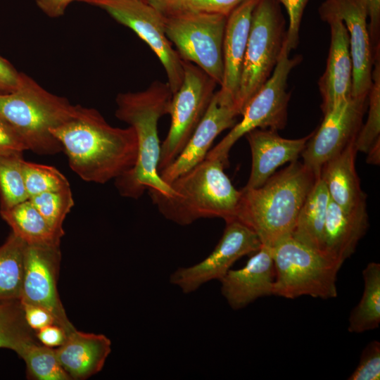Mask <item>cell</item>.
<instances>
[{
    "label": "cell",
    "mask_w": 380,
    "mask_h": 380,
    "mask_svg": "<svg viewBox=\"0 0 380 380\" xmlns=\"http://www.w3.org/2000/svg\"><path fill=\"white\" fill-rule=\"evenodd\" d=\"M317 177L303 163L291 162L262 186L241 190L236 219L257 234L262 246L272 248L291 235Z\"/></svg>",
    "instance_id": "obj_3"
},
{
    "label": "cell",
    "mask_w": 380,
    "mask_h": 380,
    "mask_svg": "<svg viewBox=\"0 0 380 380\" xmlns=\"http://www.w3.org/2000/svg\"><path fill=\"white\" fill-rule=\"evenodd\" d=\"M55 350L61 366L70 379L83 380L102 369L111 352V341L103 334L76 329Z\"/></svg>",
    "instance_id": "obj_20"
},
{
    "label": "cell",
    "mask_w": 380,
    "mask_h": 380,
    "mask_svg": "<svg viewBox=\"0 0 380 380\" xmlns=\"http://www.w3.org/2000/svg\"><path fill=\"white\" fill-rule=\"evenodd\" d=\"M184 75L172 94L170 129L160 145L158 172L180 154L205 115L217 84L195 64L182 60Z\"/></svg>",
    "instance_id": "obj_10"
},
{
    "label": "cell",
    "mask_w": 380,
    "mask_h": 380,
    "mask_svg": "<svg viewBox=\"0 0 380 380\" xmlns=\"http://www.w3.org/2000/svg\"><path fill=\"white\" fill-rule=\"evenodd\" d=\"M20 74L8 61L0 56V93L13 91L18 84Z\"/></svg>",
    "instance_id": "obj_41"
},
{
    "label": "cell",
    "mask_w": 380,
    "mask_h": 380,
    "mask_svg": "<svg viewBox=\"0 0 380 380\" xmlns=\"http://www.w3.org/2000/svg\"><path fill=\"white\" fill-rule=\"evenodd\" d=\"M319 15L323 20L333 17L344 23L353 66L351 96L367 97L372 82L374 58L365 11L358 0H326L319 8Z\"/></svg>",
    "instance_id": "obj_15"
},
{
    "label": "cell",
    "mask_w": 380,
    "mask_h": 380,
    "mask_svg": "<svg viewBox=\"0 0 380 380\" xmlns=\"http://www.w3.org/2000/svg\"><path fill=\"white\" fill-rule=\"evenodd\" d=\"M172 92L167 82L153 81L146 89L119 94L115 116L132 127L137 134L138 153L134 167L115 179L122 196L139 198L146 190L169 196L171 189L158 172L160 144V118L169 114Z\"/></svg>",
    "instance_id": "obj_2"
},
{
    "label": "cell",
    "mask_w": 380,
    "mask_h": 380,
    "mask_svg": "<svg viewBox=\"0 0 380 380\" xmlns=\"http://www.w3.org/2000/svg\"><path fill=\"white\" fill-rule=\"evenodd\" d=\"M240 115L234 99L215 92L209 106L185 147L175 160L159 172L170 184L179 176L203 161L215 139L224 130L232 128Z\"/></svg>",
    "instance_id": "obj_16"
},
{
    "label": "cell",
    "mask_w": 380,
    "mask_h": 380,
    "mask_svg": "<svg viewBox=\"0 0 380 380\" xmlns=\"http://www.w3.org/2000/svg\"><path fill=\"white\" fill-rule=\"evenodd\" d=\"M368 227L367 206L352 211L330 198L322 239V252L342 263L355 252Z\"/></svg>",
    "instance_id": "obj_22"
},
{
    "label": "cell",
    "mask_w": 380,
    "mask_h": 380,
    "mask_svg": "<svg viewBox=\"0 0 380 380\" xmlns=\"http://www.w3.org/2000/svg\"><path fill=\"white\" fill-rule=\"evenodd\" d=\"M380 139H378L367 151V162L373 165H379L380 161Z\"/></svg>",
    "instance_id": "obj_44"
},
{
    "label": "cell",
    "mask_w": 380,
    "mask_h": 380,
    "mask_svg": "<svg viewBox=\"0 0 380 380\" xmlns=\"http://www.w3.org/2000/svg\"><path fill=\"white\" fill-rule=\"evenodd\" d=\"M270 248L275 271L272 295L289 299L337 296L336 281L342 262L291 235Z\"/></svg>",
    "instance_id": "obj_6"
},
{
    "label": "cell",
    "mask_w": 380,
    "mask_h": 380,
    "mask_svg": "<svg viewBox=\"0 0 380 380\" xmlns=\"http://www.w3.org/2000/svg\"><path fill=\"white\" fill-rule=\"evenodd\" d=\"M50 132L72 170L84 181L105 184L127 172L136 163L134 129L111 126L95 109L81 106L75 118Z\"/></svg>",
    "instance_id": "obj_1"
},
{
    "label": "cell",
    "mask_w": 380,
    "mask_h": 380,
    "mask_svg": "<svg viewBox=\"0 0 380 380\" xmlns=\"http://www.w3.org/2000/svg\"><path fill=\"white\" fill-rule=\"evenodd\" d=\"M22 305L25 320L33 331H37L48 325L56 324L53 315L44 308L30 304Z\"/></svg>",
    "instance_id": "obj_37"
},
{
    "label": "cell",
    "mask_w": 380,
    "mask_h": 380,
    "mask_svg": "<svg viewBox=\"0 0 380 380\" xmlns=\"http://www.w3.org/2000/svg\"><path fill=\"white\" fill-rule=\"evenodd\" d=\"M37 342L27 324L20 300L0 303V348L15 351L18 356Z\"/></svg>",
    "instance_id": "obj_28"
},
{
    "label": "cell",
    "mask_w": 380,
    "mask_h": 380,
    "mask_svg": "<svg viewBox=\"0 0 380 380\" xmlns=\"http://www.w3.org/2000/svg\"><path fill=\"white\" fill-rule=\"evenodd\" d=\"M245 0H183L182 8L228 16Z\"/></svg>",
    "instance_id": "obj_36"
},
{
    "label": "cell",
    "mask_w": 380,
    "mask_h": 380,
    "mask_svg": "<svg viewBox=\"0 0 380 380\" xmlns=\"http://www.w3.org/2000/svg\"><path fill=\"white\" fill-rule=\"evenodd\" d=\"M22 154H0V210L29 199L21 167Z\"/></svg>",
    "instance_id": "obj_29"
},
{
    "label": "cell",
    "mask_w": 380,
    "mask_h": 380,
    "mask_svg": "<svg viewBox=\"0 0 380 380\" xmlns=\"http://www.w3.org/2000/svg\"><path fill=\"white\" fill-rule=\"evenodd\" d=\"M258 1L245 0L227 19L222 46L223 80L219 90L234 101L239 87L253 11Z\"/></svg>",
    "instance_id": "obj_21"
},
{
    "label": "cell",
    "mask_w": 380,
    "mask_h": 380,
    "mask_svg": "<svg viewBox=\"0 0 380 380\" xmlns=\"http://www.w3.org/2000/svg\"><path fill=\"white\" fill-rule=\"evenodd\" d=\"M19 357L25 363L29 379L70 380L61 366L53 348L35 342L29 345Z\"/></svg>",
    "instance_id": "obj_30"
},
{
    "label": "cell",
    "mask_w": 380,
    "mask_h": 380,
    "mask_svg": "<svg viewBox=\"0 0 380 380\" xmlns=\"http://www.w3.org/2000/svg\"><path fill=\"white\" fill-rule=\"evenodd\" d=\"M379 46L376 49L372 70V82L368 93V115L362 125L355 144L357 151L367 153L380 136V58Z\"/></svg>",
    "instance_id": "obj_31"
},
{
    "label": "cell",
    "mask_w": 380,
    "mask_h": 380,
    "mask_svg": "<svg viewBox=\"0 0 380 380\" xmlns=\"http://www.w3.org/2000/svg\"><path fill=\"white\" fill-rule=\"evenodd\" d=\"M225 222L221 239L207 258L192 266L179 267L170 275V283L183 293H192L213 279L220 281L236 260L261 248L257 234L243 222L236 218Z\"/></svg>",
    "instance_id": "obj_12"
},
{
    "label": "cell",
    "mask_w": 380,
    "mask_h": 380,
    "mask_svg": "<svg viewBox=\"0 0 380 380\" xmlns=\"http://www.w3.org/2000/svg\"><path fill=\"white\" fill-rule=\"evenodd\" d=\"M163 15L167 16L182 8L183 0H147Z\"/></svg>",
    "instance_id": "obj_43"
},
{
    "label": "cell",
    "mask_w": 380,
    "mask_h": 380,
    "mask_svg": "<svg viewBox=\"0 0 380 380\" xmlns=\"http://www.w3.org/2000/svg\"><path fill=\"white\" fill-rule=\"evenodd\" d=\"M364 290L348 319V331L362 333L376 329L380 323V264L369 262L362 271Z\"/></svg>",
    "instance_id": "obj_27"
},
{
    "label": "cell",
    "mask_w": 380,
    "mask_h": 380,
    "mask_svg": "<svg viewBox=\"0 0 380 380\" xmlns=\"http://www.w3.org/2000/svg\"><path fill=\"white\" fill-rule=\"evenodd\" d=\"M285 42L273 72L262 87L253 95L243 108L242 120L211 150L205 158L218 159L226 166L234 144L248 132L255 129H284L287 122L290 93L287 80L291 70L301 61L300 56L289 57Z\"/></svg>",
    "instance_id": "obj_8"
},
{
    "label": "cell",
    "mask_w": 380,
    "mask_h": 380,
    "mask_svg": "<svg viewBox=\"0 0 380 380\" xmlns=\"http://www.w3.org/2000/svg\"><path fill=\"white\" fill-rule=\"evenodd\" d=\"M53 230L61 236L65 234L63 224L74 205L70 186L47 191L29 198Z\"/></svg>",
    "instance_id": "obj_32"
},
{
    "label": "cell",
    "mask_w": 380,
    "mask_h": 380,
    "mask_svg": "<svg viewBox=\"0 0 380 380\" xmlns=\"http://www.w3.org/2000/svg\"><path fill=\"white\" fill-rule=\"evenodd\" d=\"M369 19V32L370 39L376 42L379 36L380 28V0H358Z\"/></svg>",
    "instance_id": "obj_40"
},
{
    "label": "cell",
    "mask_w": 380,
    "mask_h": 380,
    "mask_svg": "<svg viewBox=\"0 0 380 380\" xmlns=\"http://www.w3.org/2000/svg\"><path fill=\"white\" fill-rule=\"evenodd\" d=\"M227 16L185 8L165 16L167 37L182 60L191 62L221 85Z\"/></svg>",
    "instance_id": "obj_9"
},
{
    "label": "cell",
    "mask_w": 380,
    "mask_h": 380,
    "mask_svg": "<svg viewBox=\"0 0 380 380\" xmlns=\"http://www.w3.org/2000/svg\"><path fill=\"white\" fill-rule=\"evenodd\" d=\"M368 102L367 97L350 96L324 113V119L301 153L303 163L316 177L324 164L355 139Z\"/></svg>",
    "instance_id": "obj_13"
},
{
    "label": "cell",
    "mask_w": 380,
    "mask_h": 380,
    "mask_svg": "<svg viewBox=\"0 0 380 380\" xmlns=\"http://www.w3.org/2000/svg\"><path fill=\"white\" fill-rule=\"evenodd\" d=\"M380 379V343L373 341L363 350L359 363L349 376V380H379Z\"/></svg>",
    "instance_id": "obj_34"
},
{
    "label": "cell",
    "mask_w": 380,
    "mask_h": 380,
    "mask_svg": "<svg viewBox=\"0 0 380 380\" xmlns=\"http://www.w3.org/2000/svg\"><path fill=\"white\" fill-rule=\"evenodd\" d=\"M67 333L60 326L53 324L37 331L36 338L39 341L51 348L61 346L67 338Z\"/></svg>",
    "instance_id": "obj_39"
},
{
    "label": "cell",
    "mask_w": 380,
    "mask_h": 380,
    "mask_svg": "<svg viewBox=\"0 0 380 380\" xmlns=\"http://www.w3.org/2000/svg\"><path fill=\"white\" fill-rule=\"evenodd\" d=\"M355 139L322 167L324 181L332 201L345 210L352 211L367 206L366 195L362 191L355 169L357 152Z\"/></svg>",
    "instance_id": "obj_23"
},
{
    "label": "cell",
    "mask_w": 380,
    "mask_h": 380,
    "mask_svg": "<svg viewBox=\"0 0 380 380\" xmlns=\"http://www.w3.org/2000/svg\"><path fill=\"white\" fill-rule=\"evenodd\" d=\"M12 232L28 245H60L62 236L55 232L30 199L0 210Z\"/></svg>",
    "instance_id": "obj_25"
},
{
    "label": "cell",
    "mask_w": 380,
    "mask_h": 380,
    "mask_svg": "<svg viewBox=\"0 0 380 380\" xmlns=\"http://www.w3.org/2000/svg\"><path fill=\"white\" fill-rule=\"evenodd\" d=\"M278 0H258L253 11L236 105L240 115L271 76L280 56L286 31Z\"/></svg>",
    "instance_id": "obj_7"
},
{
    "label": "cell",
    "mask_w": 380,
    "mask_h": 380,
    "mask_svg": "<svg viewBox=\"0 0 380 380\" xmlns=\"http://www.w3.org/2000/svg\"><path fill=\"white\" fill-rule=\"evenodd\" d=\"M285 7L289 16V26L286 31L285 44L288 51L297 47L299 42L300 23L305 8L309 0H278Z\"/></svg>",
    "instance_id": "obj_35"
},
{
    "label": "cell",
    "mask_w": 380,
    "mask_h": 380,
    "mask_svg": "<svg viewBox=\"0 0 380 380\" xmlns=\"http://www.w3.org/2000/svg\"><path fill=\"white\" fill-rule=\"evenodd\" d=\"M61 258L60 245L27 244L20 301L47 310L68 335L76 329L67 317L57 290Z\"/></svg>",
    "instance_id": "obj_14"
},
{
    "label": "cell",
    "mask_w": 380,
    "mask_h": 380,
    "mask_svg": "<svg viewBox=\"0 0 380 380\" xmlns=\"http://www.w3.org/2000/svg\"><path fill=\"white\" fill-rule=\"evenodd\" d=\"M331 30L327 66L319 81L323 113L352 94L353 66L347 29L336 18L326 20Z\"/></svg>",
    "instance_id": "obj_19"
},
{
    "label": "cell",
    "mask_w": 380,
    "mask_h": 380,
    "mask_svg": "<svg viewBox=\"0 0 380 380\" xmlns=\"http://www.w3.org/2000/svg\"><path fill=\"white\" fill-rule=\"evenodd\" d=\"M27 151L13 129L0 118V154L23 153Z\"/></svg>",
    "instance_id": "obj_38"
},
{
    "label": "cell",
    "mask_w": 380,
    "mask_h": 380,
    "mask_svg": "<svg viewBox=\"0 0 380 380\" xmlns=\"http://www.w3.org/2000/svg\"><path fill=\"white\" fill-rule=\"evenodd\" d=\"M225 167L218 159L205 158L170 184L169 196L153 190L148 194L159 212L179 225L202 218H236L241 191L232 184Z\"/></svg>",
    "instance_id": "obj_4"
},
{
    "label": "cell",
    "mask_w": 380,
    "mask_h": 380,
    "mask_svg": "<svg viewBox=\"0 0 380 380\" xmlns=\"http://www.w3.org/2000/svg\"><path fill=\"white\" fill-rule=\"evenodd\" d=\"M105 11L144 40L163 65L174 94L184 75L182 60L165 33V16L147 0H78Z\"/></svg>",
    "instance_id": "obj_11"
},
{
    "label": "cell",
    "mask_w": 380,
    "mask_h": 380,
    "mask_svg": "<svg viewBox=\"0 0 380 380\" xmlns=\"http://www.w3.org/2000/svg\"><path fill=\"white\" fill-rule=\"evenodd\" d=\"M26 246L13 232L0 246V303L20 299Z\"/></svg>",
    "instance_id": "obj_26"
},
{
    "label": "cell",
    "mask_w": 380,
    "mask_h": 380,
    "mask_svg": "<svg viewBox=\"0 0 380 380\" xmlns=\"http://www.w3.org/2000/svg\"><path fill=\"white\" fill-rule=\"evenodd\" d=\"M21 167L29 198L42 193L70 186L67 178L55 167L23 159Z\"/></svg>",
    "instance_id": "obj_33"
},
{
    "label": "cell",
    "mask_w": 380,
    "mask_h": 380,
    "mask_svg": "<svg viewBox=\"0 0 380 380\" xmlns=\"http://www.w3.org/2000/svg\"><path fill=\"white\" fill-rule=\"evenodd\" d=\"M81 106L51 94L30 76L20 72L17 87L0 93V118L27 148L40 155H53L63 148L51 129L75 118Z\"/></svg>",
    "instance_id": "obj_5"
},
{
    "label": "cell",
    "mask_w": 380,
    "mask_h": 380,
    "mask_svg": "<svg viewBox=\"0 0 380 380\" xmlns=\"http://www.w3.org/2000/svg\"><path fill=\"white\" fill-rule=\"evenodd\" d=\"M312 133L296 139L280 137L277 130L255 129L245 134L251 152V170L244 189L262 186L281 165L298 160Z\"/></svg>",
    "instance_id": "obj_18"
},
{
    "label": "cell",
    "mask_w": 380,
    "mask_h": 380,
    "mask_svg": "<svg viewBox=\"0 0 380 380\" xmlns=\"http://www.w3.org/2000/svg\"><path fill=\"white\" fill-rule=\"evenodd\" d=\"M274 278L271 248L262 245L244 267L230 269L220 280L221 292L232 309L239 310L259 298L272 295Z\"/></svg>",
    "instance_id": "obj_17"
},
{
    "label": "cell",
    "mask_w": 380,
    "mask_h": 380,
    "mask_svg": "<svg viewBox=\"0 0 380 380\" xmlns=\"http://www.w3.org/2000/svg\"><path fill=\"white\" fill-rule=\"evenodd\" d=\"M329 201L327 186L318 176L299 211L291 234L298 241L321 252Z\"/></svg>",
    "instance_id": "obj_24"
},
{
    "label": "cell",
    "mask_w": 380,
    "mask_h": 380,
    "mask_svg": "<svg viewBox=\"0 0 380 380\" xmlns=\"http://www.w3.org/2000/svg\"><path fill=\"white\" fill-rule=\"evenodd\" d=\"M73 1L75 0H36V4L46 15L58 18L64 14L67 7Z\"/></svg>",
    "instance_id": "obj_42"
}]
</instances>
